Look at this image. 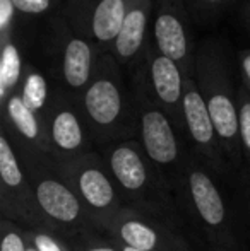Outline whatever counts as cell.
Instances as JSON below:
<instances>
[{
    "mask_svg": "<svg viewBox=\"0 0 250 251\" xmlns=\"http://www.w3.org/2000/svg\"><path fill=\"white\" fill-rule=\"evenodd\" d=\"M79 104L96 146L132 140L137 135V116L129 75L110 53H101L96 72Z\"/></svg>",
    "mask_w": 250,
    "mask_h": 251,
    "instance_id": "obj_1",
    "label": "cell"
},
{
    "mask_svg": "<svg viewBox=\"0 0 250 251\" xmlns=\"http://www.w3.org/2000/svg\"><path fill=\"white\" fill-rule=\"evenodd\" d=\"M194 67V79L206 101L224 157L228 164L242 166L244 152L240 142L238 91L233 89L230 60L224 45L218 40L204 41L197 47Z\"/></svg>",
    "mask_w": 250,
    "mask_h": 251,
    "instance_id": "obj_2",
    "label": "cell"
},
{
    "mask_svg": "<svg viewBox=\"0 0 250 251\" xmlns=\"http://www.w3.org/2000/svg\"><path fill=\"white\" fill-rule=\"evenodd\" d=\"M127 75L136 106L137 137L146 155L163 175V178L167 175H184L189 155H185L182 149L180 128L151 94L144 55L132 63V67L127 70Z\"/></svg>",
    "mask_w": 250,
    "mask_h": 251,
    "instance_id": "obj_3",
    "label": "cell"
},
{
    "mask_svg": "<svg viewBox=\"0 0 250 251\" xmlns=\"http://www.w3.org/2000/svg\"><path fill=\"white\" fill-rule=\"evenodd\" d=\"M101 157L110 169L120 197L129 201V208L151 217L168 210L170 197L165 178L146 155L139 140H120L103 146Z\"/></svg>",
    "mask_w": 250,
    "mask_h": 251,
    "instance_id": "obj_4",
    "label": "cell"
},
{
    "mask_svg": "<svg viewBox=\"0 0 250 251\" xmlns=\"http://www.w3.org/2000/svg\"><path fill=\"white\" fill-rule=\"evenodd\" d=\"M19 155L29 176L38 221H40L38 227L50 229L63 236L79 234L93 226L77 193L55 171L54 157L26 154V152H19Z\"/></svg>",
    "mask_w": 250,
    "mask_h": 251,
    "instance_id": "obj_5",
    "label": "cell"
},
{
    "mask_svg": "<svg viewBox=\"0 0 250 251\" xmlns=\"http://www.w3.org/2000/svg\"><path fill=\"white\" fill-rule=\"evenodd\" d=\"M45 55L54 87L81 100L87 89L101 53L86 38L79 36L65 19L50 17L45 34Z\"/></svg>",
    "mask_w": 250,
    "mask_h": 251,
    "instance_id": "obj_6",
    "label": "cell"
},
{
    "mask_svg": "<svg viewBox=\"0 0 250 251\" xmlns=\"http://www.w3.org/2000/svg\"><path fill=\"white\" fill-rule=\"evenodd\" d=\"M54 166L55 171L77 193L93 226L107 229L108 224L124 208V205L101 154L93 151L74 159H54Z\"/></svg>",
    "mask_w": 250,
    "mask_h": 251,
    "instance_id": "obj_7",
    "label": "cell"
},
{
    "mask_svg": "<svg viewBox=\"0 0 250 251\" xmlns=\"http://www.w3.org/2000/svg\"><path fill=\"white\" fill-rule=\"evenodd\" d=\"M185 188L199 224L216 251H235V238L228 219L226 203L216 181L199 161L189 155L184 173Z\"/></svg>",
    "mask_w": 250,
    "mask_h": 251,
    "instance_id": "obj_8",
    "label": "cell"
},
{
    "mask_svg": "<svg viewBox=\"0 0 250 251\" xmlns=\"http://www.w3.org/2000/svg\"><path fill=\"white\" fill-rule=\"evenodd\" d=\"M190 10L185 0H154L153 38L154 47L161 55L173 60L185 77H194V60H195V43H194Z\"/></svg>",
    "mask_w": 250,
    "mask_h": 251,
    "instance_id": "obj_9",
    "label": "cell"
},
{
    "mask_svg": "<svg viewBox=\"0 0 250 251\" xmlns=\"http://www.w3.org/2000/svg\"><path fill=\"white\" fill-rule=\"evenodd\" d=\"M129 0H65L60 16L79 36L108 53L124 24Z\"/></svg>",
    "mask_w": 250,
    "mask_h": 251,
    "instance_id": "obj_10",
    "label": "cell"
},
{
    "mask_svg": "<svg viewBox=\"0 0 250 251\" xmlns=\"http://www.w3.org/2000/svg\"><path fill=\"white\" fill-rule=\"evenodd\" d=\"M48 142L55 161L74 159L93 152V139L84 120L79 100L55 89L45 115Z\"/></svg>",
    "mask_w": 250,
    "mask_h": 251,
    "instance_id": "obj_11",
    "label": "cell"
},
{
    "mask_svg": "<svg viewBox=\"0 0 250 251\" xmlns=\"http://www.w3.org/2000/svg\"><path fill=\"white\" fill-rule=\"evenodd\" d=\"M0 208L3 219L40 226L29 176L5 128L0 132Z\"/></svg>",
    "mask_w": 250,
    "mask_h": 251,
    "instance_id": "obj_12",
    "label": "cell"
},
{
    "mask_svg": "<svg viewBox=\"0 0 250 251\" xmlns=\"http://www.w3.org/2000/svg\"><path fill=\"white\" fill-rule=\"evenodd\" d=\"M107 231L113 236L118 246L139 251H189L187 243L171 232L165 222L136 208H122L108 224Z\"/></svg>",
    "mask_w": 250,
    "mask_h": 251,
    "instance_id": "obj_13",
    "label": "cell"
},
{
    "mask_svg": "<svg viewBox=\"0 0 250 251\" xmlns=\"http://www.w3.org/2000/svg\"><path fill=\"white\" fill-rule=\"evenodd\" d=\"M182 118H184V133H187L194 151L199 154V157L214 169L226 166L228 161L224 157L223 147L214 130L206 101L194 77H185Z\"/></svg>",
    "mask_w": 250,
    "mask_h": 251,
    "instance_id": "obj_14",
    "label": "cell"
},
{
    "mask_svg": "<svg viewBox=\"0 0 250 251\" xmlns=\"http://www.w3.org/2000/svg\"><path fill=\"white\" fill-rule=\"evenodd\" d=\"M142 55L151 94L158 104L165 109V113L173 120L180 132H184V118H182L185 89L184 72L173 60L158 51V48L153 43V38L147 41Z\"/></svg>",
    "mask_w": 250,
    "mask_h": 251,
    "instance_id": "obj_15",
    "label": "cell"
},
{
    "mask_svg": "<svg viewBox=\"0 0 250 251\" xmlns=\"http://www.w3.org/2000/svg\"><path fill=\"white\" fill-rule=\"evenodd\" d=\"M3 122L2 128L7 130L14 146L19 152L52 157L45 120L31 111L21 100L19 93L12 94L2 104Z\"/></svg>",
    "mask_w": 250,
    "mask_h": 251,
    "instance_id": "obj_16",
    "label": "cell"
},
{
    "mask_svg": "<svg viewBox=\"0 0 250 251\" xmlns=\"http://www.w3.org/2000/svg\"><path fill=\"white\" fill-rule=\"evenodd\" d=\"M153 16L154 0H129L122 29L108 51L125 72L142 55L147 41L151 40L149 29H153Z\"/></svg>",
    "mask_w": 250,
    "mask_h": 251,
    "instance_id": "obj_17",
    "label": "cell"
},
{
    "mask_svg": "<svg viewBox=\"0 0 250 251\" xmlns=\"http://www.w3.org/2000/svg\"><path fill=\"white\" fill-rule=\"evenodd\" d=\"M2 55H0V101L2 104L12 94L19 93L21 80L24 74V60L21 53L16 34L0 41Z\"/></svg>",
    "mask_w": 250,
    "mask_h": 251,
    "instance_id": "obj_18",
    "label": "cell"
},
{
    "mask_svg": "<svg viewBox=\"0 0 250 251\" xmlns=\"http://www.w3.org/2000/svg\"><path fill=\"white\" fill-rule=\"evenodd\" d=\"M52 94H54V89H50L47 75L34 63H24V74L19 87V96L24 104L45 120L52 101Z\"/></svg>",
    "mask_w": 250,
    "mask_h": 251,
    "instance_id": "obj_19",
    "label": "cell"
},
{
    "mask_svg": "<svg viewBox=\"0 0 250 251\" xmlns=\"http://www.w3.org/2000/svg\"><path fill=\"white\" fill-rule=\"evenodd\" d=\"M235 0H185L190 16L199 23L216 21Z\"/></svg>",
    "mask_w": 250,
    "mask_h": 251,
    "instance_id": "obj_20",
    "label": "cell"
},
{
    "mask_svg": "<svg viewBox=\"0 0 250 251\" xmlns=\"http://www.w3.org/2000/svg\"><path fill=\"white\" fill-rule=\"evenodd\" d=\"M28 239L38 251H76L67 245L63 236L45 227H33L28 231Z\"/></svg>",
    "mask_w": 250,
    "mask_h": 251,
    "instance_id": "obj_21",
    "label": "cell"
},
{
    "mask_svg": "<svg viewBox=\"0 0 250 251\" xmlns=\"http://www.w3.org/2000/svg\"><path fill=\"white\" fill-rule=\"evenodd\" d=\"M238 118H240V142L244 159L250 162V93L242 84L238 87Z\"/></svg>",
    "mask_w": 250,
    "mask_h": 251,
    "instance_id": "obj_22",
    "label": "cell"
},
{
    "mask_svg": "<svg viewBox=\"0 0 250 251\" xmlns=\"http://www.w3.org/2000/svg\"><path fill=\"white\" fill-rule=\"evenodd\" d=\"M28 250H29L28 232L23 231L16 222L9 221V219H3L0 251H28Z\"/></svg>",
    "mask_w": 250,
    "mask_h": 251,
    "instance_id": "obj_23",
    "label": "cell"
},
{
    "mask_svg": "<svg viewBox=\"0 0 250 251\" xmlns=\"http://www.w3.org/2000/svg\"><path fill=\"white\" fill-rule=\"evenodd\" d=\"M12 3L23 16H57L62 9L60 0H12Z\"/></svg>",
    "mask_w": 250,
    "mask_h": 251,
    "instance_id": "obj_24",
    "label": "cell"
},
{
    "mask_svg": "<svg viewBox=\"0 0 250 251\" xmlns=\"http://www.w3.org/2000/svg\"><path fill=\"white\" fill-rule=\"evenodd\" d=\"M16 16L17 10L12 0H0V41L16 34Z\"/></svg>",
    "mask_w": 250,
    "mask_h": 251,
    "instance_id": "obj_25",
    "label": "cell"
},
{
    "mask_svg": "<svg viewBox=\"0 0 250 251\" xmlns=\"http://www.w3.org/2000/svg\"><path fill=\"white\" fill-rule=\"evenodd\" d=\"M76 251H122L120 246H113V245H108V243L103 241H96V239H84L81 241L79 248H74Z\"/></svg>",
    "mask_w": 250,
    "mask_h": 251,
    "instance_id": "obj_26",
    "label": "cell"
},
{
    "mask_svg": "<svg viewBox=\"0 0 250 251\" xmlns=\"http://www.w3.org/2000/svg\"><path fill=\"white\" fill-rule=\"evenodd\" d=\"M238 65H240L242 80H244L242 84L247 87L250 93V48L240 51V55H238Z\"/></svg>",
    "mask_w": 250,
    "mask_h": 251,
    "instance_id": "obj_27",
    "label": "cell"
},
{
    "mask_svg": "<svg viewBox=\"0 0 250 251\" xmlns=\"http://www.w3.org/2000/svg\"><path fill=\"white\" fill-rule=\"evenodd\" d=\"M245 17H247V26L250 27V2H249L247 9H245Z\"/></svg>",
    "mask_w": 250,
    "mask_h": 251,
    "instance_id": "obj_28",
    "label": "cell"
},
{
    "mask_svg": "<svg viewBox=\"0 0 250 251\" xmlns=\"http://www.w3.org/2000/svg\"><path fill=\"white\" fill-rule=\"evenodd\" d=\"M122 251H139V250H134V248H127V246H120Z\"/></svg>",
    "mask_w": 250,
    "mask_h": 251,
    "instance_id": "obj_29",
    "label": "cell"
},
{
    "mask_svg": "<svg viewBox=\"0 0 250 251\" xmlns=\"http://www.w3.org/2000/svg\"><path fill=\"white\" fill-rule=\"evenodd\" d=\"M28 251H38L36 248H34V246L33 245H31V243H29V250H28Z\"/></svg>",
    "mask_w": 250,
    "mask_h": 251,
    "instance_id": "obj_30",
    "label": "cell"
}]
</instances>
